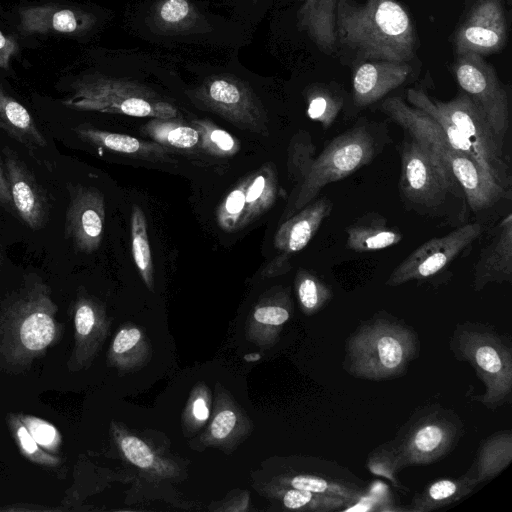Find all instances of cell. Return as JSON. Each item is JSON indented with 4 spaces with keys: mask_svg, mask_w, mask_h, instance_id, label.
I'll return each mask as SVG.
<instances>
[{
    "mask_svg": "<svg viewBox=\"0 0 512 512\" xmlns=\"http://www.w3.org/2000/svg\"><path fill=\"white\" fill-rule=\"evenodd\" d=\"M336 53L352 64L371 60L409 62L419 46L408 10L397 0H339L336 8Z\"/></svg>",
    "mask_w": 512,
    "mask_h": 512,
    "instance_id": "1",
    "label": "cell"
},
{
    "mask_svg": "<svg viewBox=\"0 0 512 512\" xmlns=\"http://www.w3.org/2000/svg\"><path fill=\"white\" fill-rule=\"evenodd\" d=\"M379 110L436 155L460 184L473 213H482L502 199H510L511 191L486 177L475 160L456 150L438 122L426 112L407 104L400 96L384 99Z\"/></svg>",
    "mask_w": 512,
    "mask_h": 512,
    "instance_id": "2",
    "label": "cell"
},
{
    "mask_svg": "<svg viewBox=\"0 0 512 512\" xmlns=\"http://www.w3.org/2000/svg\"><path fill=\"white\" fill-rule=\"evenodd\" d=\"M399 195L407 210L417 214L460 220L467 201L457 180L420 140L404 132L399 147Z\"/></svg>",
    "mask_w": 512,
    "mask_h": 512,
    "instance_id": "3",
    "label": "cell"
},
{
    "mask_svg": "<svg viewBox=\"0 0 512 512\" xmlns=\"http://www.w3.org/2000/svg\"><path fill=\"white\" fill-rule=\"evenodd\" d=\"M416 332L399 319L379 312L349 336L344 370L353 377L387 380L401 376L419 355Z\"/></svg>",
    "mask_w": 512,
    "mask_h": 512,
    "instance_id": "4",
    "label": "cell"
},
{
    "mask_svg": "<svg viewBox=\"0 0 512 512\" xmlns=\"http://www.w3.org/2000/svg\"><path fill=\"white\" fill-rule=\"evenodd\" d=\"M388 142L385 123L359 117L352 127L334 137L314 158L305 180L287 204L282 222L313 201L327 184L370 164Z\"/></svg>",
    "mask_w": 512,
    "mask_h": 512,
    "instance_id": "5",
    "label": "cell"
},
{
    "mask_svg": "<svg viewBox=\"0 0 512 512\" xmlns=\"http://www.w3.org/2000/svg\"><path fill=\"white\" fill-rule=\"evenodd\" d=\"M57 306L41 281L23 287L0 315V355L24 366L42 355L60 335Z\"/></svg>",
    "mask_w": 512,
    "mask_h": 512,
    "instance_id": "6",
    "label": "cell"
},
{
    "mask_svg": "<svg viewBox=\"0 0 512 512\" xmlns=\"http://www.w3.org/2000/svg\"><path fill=\"white\" fill-rule=\"evenodd\" d=\"M449 348L456 360L468 362L485 386L474 397L494 410L512 400V346L507 335L483 323L466 321L455 326Z\"/></svg>",
    "mask_w": 512,
    "mask_h": 512,
    "instance_id": "7",
    "label": "cell"
},
{
    "mask_svg": "<svg viewBox=\"0 0 512 512\" xmlns=\"http://www.w3.org/2000/svg\"><path fill=\"white\" fill-rule=\"evenodd\" d=\"M79 111L121 114L140 118H177V108L151 88L122 78L101 74L80 77L71 84L63 101Z\"/></svg>",
    "mask_w": 512,
    "mask_h": 512,
    "instance_id": "8",
    "label": "cell"
},
{
    "mask_svg": "<svg viewBox=\"0 0 512 512\" xmlns=\"http://www.w3.org/2000/svg\"><path fill=\"white\" fill-rule=\"evenodd\" d=\"M464 433V423L452 409L431 404L415 410L387 444L399 471L442 459L456 447Z\"/></svg>",
    "mask_w": 512,
    "mask_h": 512,
    "instance_id": "9",
    "label": "cell"
},
{
    "mask_svg": "<svg viewBox=\"0 0 512 512\" xmlns=\"http://www.w3.org/2000/svg\"><path fill=\"white\" fill-rule=\"evenodd\" d=\"M431 99L473 147L478 165L485 176L511 191L512 177L503 152L504 142L496 136L486 117L469 96L460 91L448 101Z\"/></svg>",
    "mask_w": 512,
    "mask_h": 512,
    "instance_id": "10",
    "label": "cell"
},
{
    "mask_svg": "<svg viewBox=\"0 0 512 512\" xmlns=\"http://www.w3.org/2000/svg\"><path fill=\"white\" fill-rule=\"evenodd\" d=\"M201 109L213 112L240 129L268 135V117L253 90L238 78L221 74L206 78L187 92Z\"/></svg>",
    "mask_w": 512,
    "mask_h": 512,
    "instance_id": "11",
    "label": "cell"
},
{
    "mask_svg": "<svg viewBox=\"0 0 512 512\" xmlns=\"http://www.w3.org/2000/svg\"><path fill=\"white\" fill-rule=\"evenodd\" d=\"M456 81L488 120L496 136L504 142L509 129V98L494 67L483 56L466 52L456 55Z\"/></svg>",
    "mask_w": 512,
    "mask_h": 512,
    "instance_id": "12",
    "label": "cell"
},
{
    "mask_svg": "<svg viewBox=\"0 0 512 512\" xmlns=\"http://www.w3.org/2000/svg\"><path fill=\"white\" fill-rule=\"evenodd\" d=\"M484 231L482 223L468 222L444 236L424 242L394 268L385 285L396 287L432 278L464 255Z\"/></svg>",
    "mask_w": 512,
    "mask_h": 512,
    "instance_id": "13",
    "label": "cell"
},
{
    "mask_svg": "<svg viewBox=\"0 0 512 512\" xmlns=\"http://www.w3.org/2000/svg\"><path fill=\"white\" fill-rule=\"evenodd\" d=\"M278 190L274 165H262L244 177L221 201L216 211L219 227L226 232L246 228L274 205Z\"/></svg>",
    "mask_w": 512,
    "mask_h": 512,
    "instance_id": "14",
    "label": "cell"
},
{
    "mask_svg": "<svg viewBox=\"0 0 512 512\" xmlns=\"http://www.w3.org/2000/svg\"><path fill=\"white\" fill-rule=\"evenodd\" d=\"M14 26L22 37L63 35L82 36L96 24L93 14L57 1L23 4L15 8Z\"/></svg>",
    "mask_w": 512,
    "mask_h": 512,
    "instance_id": "15",
    "label": "cell"
},
{
    "mask_svg": "<svg viewBox=\"0 0 512 512\" xmlns=\"http://www.w3.org/2000/svg\"><path fill=\"white\" fill-rule=\"evenodd\" d=\"M507 36V19L501 0H478L455 32V54L498 53L505 48Z\"/></svg>",
    "mask_w": 512,
    "mask_h": 512,
    "instance_id": "16",
    "label": "cell"
},
{
    "mask_svg": "<svg viewBox=\"0 0 512 512\" xmlns=\"http://www.w3.org/2000/svg\"><path fill=\"white\" fill-rule=\"evenodd\" d=\"M65 235L84 253L96 251L102 241L105 222L103 194L94 187L69 185Z\"/></svg>",
    "mask_w": 512,
    "mask_h": 512,
    "instance_id": "17",
    "label": "cell"
},
{
    "mask_svg": "<svg viewBox=\"0 0 512 512\" xmlns=\"http://www.w3.org/2000/svg\"><path fill=\"white\" fill-rule=\"evenodd\" d=\"M412 72L409 62L371 60L354 64L351 76L352 109L357 112L380 101L406 83Z\"/></svg>",
    "mask_w": 512,
    "mask_h": 512,
    "instance_id": "18",
    "label": "cell"
},
{
    "mask_svg": "<svg viewBox=\"0 0 512 512\" xmlns=\"http://www.w3.org/2000/svg\"><path fill=\"white\" fill-rule=\"evenodd\" d=\"M512 282V215L503 216L493 227L473 270V289L483 290L491 283Z\"/></svg>",
    "mask_w": 512,
    "mask_h": 512,
    "instance_id": "19",
    "label": "cell"
},
{
    "mask_svg": "<svg viewBox=\"0 0 512 512\" xmlns=\"http://www.w3.org/2000/svg\"><path fill=\"white\" fill-rule=\"evenodd\" d=\"M4 154L14 209L29 228L40 229L49 212L46 194L21 160L8 149L4 150Z\"/></svg>",
    "mask_w": 512,
    "mask_h": 512,
    "instance_id": "20",
    "label": "cell"
},
{
    "mask_svg": "<svg viewBox=\"0 0 512 512\" xmlns=\"http://www.w3.org/2000/svg\"><path fill=\"white\" fill-rule=\"evenodd\" d=\"M333 203L327 196L315 198L284 220L274 236V247L287 262L312 240L323 221L330 215Z\"/></svg>",
    "mask_w": 512,
    "mask_h": 512,
    "instance_id": "21",
    "label": "cell"
},
{
    "mask_svg": "<svg viewBox=\"0 0 512 512\" xmlns=\"http://www.w3.org/2000/svg\"><path fill=\"white\" fill-rule=\"evenodd\" d=\"M74 131L82 141L112 152L151 162H174L168 149L152 140H142L92 127H77Z\"/></svg>",
    "mask_w": 512,
    "mask_h": 512,
    "instance_id": "22",
    "label": "cell"
},
{
    "mask_svg": "<svg viewBox=\"0 0 512 512\" xmlns=\"http://www.w3.org/2000/svg\"><path fill=\"white\" fill-rule=\"evenodd\" d=\"M298 27L318 50L327 56L336 53V8L339 0H298Z\"/></svg>",
    "mask_w": 512,
    "mask_h": 512,
    "instance_id": "23",
    "label": "cell"
},
{
    "mask_svg": "<svg viewBox=\"0 0 512 512\" xmlns=\"http://www.w3.org/2000/svg\"><path fill=\"white\" fill-rule=\"evenodd\" d=\"M346 246L358 253L382 250L398 244L403 234L388 226L387 219L378 212H367L356 218L345 229Z\"/></svg>",
    "mask_w": 512,
    "mask_h": 512,
    "instance_id": "24",
    "label": "cell"
},
{
    "mask_svg": "<svg viewBox=\"0 0 512 512\" xmlns=\"http://www.w3.org/2000/svg\"><path fill=\"white\" fill-rule=\"evenodd\" d=\"M511 461L512 432L498 431L482 443L475 461L465 474L479 484L499 475Z\"/></svg>",
    "mask_w": 512,
    "mask_h": 512,
    "instance_id": "25",
    "label": "cell"
},
{
    "mask_svg": "<svg viewBox=\"0 0 512 512\" xmlns=\"http://www.w3.org/2000/svg\"><path fill=\"white\" fill-rule=\"evenodd\" d=\"M0 129L29 149L46 146V140L29 111L1 86Z\"/></svg>",
    "mask_w": 512,
    "mask_h": 512,
    "instance_id": "26",
    "label": "cell"
},
{
    "mask_svg": "<svg viewBox=\"0 0 512 512\" xmlns=\"http://www.w3.org/2000/svg\"><path fill=\"white\" fill-rule=\"evenodd\" d=\"M478 484L466 474L436 480L415 495L408 510L430 512L453 504L473 492Z\"/></svg>",
    "mask_w": 512,
    "mask_h": 512,
    "instance_id": "27",
    "label": "cell"
},
{
    "mask_svg": "<svg viewBox=\"0 0 512 512\" xmlns=\"http://www.w3.org/2000/svg\"><path fill=\"white\" fill-rule=\"evenodd\" d=\"M307 115L324 129L330 128L346 105L344 90L335 83H314L305 90Z\"/></svg>",
    "mask_w": 512,
    "mask_h": 512,
    "instance_id": "28",
    "label": "cell"
},
{
    "mask_svg": "<svg viewBox=\"0 0 512 512\" xmlns=\"http://www.w3.org/2000/svg\"><path fill=\"white\" fill-rule=\"evenodd\" d=\"M141 131L152 141L166 148L190 150L199 144L198 131L175 118H152L142 126Z\"/></svg>",
    "mask_w": 512,
    "mask_h": 512,
    "instance_id": "29",
    "label": "cell"
},
{
    "mask_svg": "<svg viewBox=\"0 0 512 512\" xmlns=\"http://www.w3.org/2000/svg\"><path fill=\"white\" fill-rule=\"evenodd\" d=\"M131 247L134 263L148 287L153 282V261L147 222L141 207L135 205L131 215Z\"/></svg>",
    "mask_w": 512,
    "mask_h": 512,
    "instance_id": "30",
    "label": "cell"
},
{
    "mask_svg": "<svg viewBox=\"0 0 512 512\" xmlns=\"http://www.w3.org/2000/svg\"><path fill=\"white\" fill-rule=\"evenodd\" d=\"M299 303L306 314H315L332 299L331 287L314 273L300 268L295 277Z\"/></svg>",
    "mask_w": 512,
    "mask_h": 512,
    "instance_id": "31",
    "label": "cell"
},
{
    "mask_svg": "<svg viewBox=\"0 0 512 512\" xmlns=\"http://www.w3.org/2000/svg\"><path fill=\"white\" fill-rule=\"evenodd\" d=\"M316 147L307 131H300L291 140L288 152V173L295 181L290 199L296 194L305 180L315 158Z\"/></svg>",
    "mask_w": 512,
    "mask_h": 512,
    "instance_id": "32",
    "label": "cell"
},
{
    "mask_svg": "<svg viewBox=\"0 0 512 512\" xmlns=\"http://www.w3.org/2000/svg\"><path fill=\"white\" fill-rule=\"evenodd\" d=\"M192 123L199 133L198 145L208 154L216 157H231L239 151L238 139L215 123L207 119L194 120Z\"/></svg>",
    "mask_w": 512,
    "mask_h": 512,
    "instance_id": "33",
    "label": "cell"
},
{
    "mask_svg": "<svg viewBox=\"0 0 512 512\" xmlns=\"http://www.w3.org/2000/svg\"><path fill=\"white\" fill-rule=\"evenodd\" d=\"M7 425L21 454L29 461L37 465L51 468H55L61 464L59 457L53 456L46 452L37 443V441L32 437L30 432L25 427L19 414H8Z\"/></svg>",
    "mask_w": 512,
    "mask_h": 512,
    "instance_id": "34",
    "label": "cell"
},
{
    "mask_svg": "<svg viewBox=\"0 0 512 512\" xmlns=\"http://www.w3.org/2000/svg\"><path fill=\"white\" fill-rule=\"evenodd\" d=\"M159 29L178 32L189 29L196 22V12L189 0H160L154 10Z\"/></svg>",
    "mask_w": 512,
    "mask_h": 512,
    "instance_id": "35",
    "label": "cell"
},
{
    "mask_svg": "<svg viewBox=\"0 0 512 512\" xmlns=\"http://www.w3.org/2000/svg\"><path fill=\"white\" fill-rule=\"evenodd\" d=\"M73 321L75 328L74 354L81 360L87 340L93 336L98 321L94 303L85 298L77 299L73 309Z\"/></svg>",
    "mask_w": 512,
    "mask_h": 512,
    "instance_id": "36",
    "label": "cell"
},
{
    "mask_svg": "<svg viewBox=\"0 0 512 512\" xmlns=\"http://www.w3.org/2000/svg\"><path fill=\"white\" fill-rule=\"evenodd\" d=\"M19 416L41 447L56 452L61 443V436L51 423L31 415L19 414Z\"/></svg>",
    "mask_w": 512,
    "mask_h": 512,
    "instance_id": "37",
    "label": "cell"
},
{
    "mask_svg": "<svg viewBox=\"0 0 512 512\" xmlns=\"http://www.w3.org/2000/svg\"><path fill=\"white\" fill-rule=\"evenodd\" d=\"M367 467L373 474L383 476L392 481L396 487H401L396 477L398 470L395 459L387 443L378 446L370 453Z\"/></svg>",
    "mask_w": 512,
    "mask_h": 512,
    "instance_id": "38",
    "label": "cell"
},
{
    "mask_svg": "<svg viewBox=\"0 0 512 512\" xmlns=\"http://www.w3.org/2000/svg\"><path fill=\"white\" fill-rule=\"evenodd\" d=\"M121 449L126 458L140 468L150 467L154 461V455L149 447L137 437H124L121 440Z\"/></svg>",
    "mask_w": 512,
    "mask_h": 512,
    "instance_id": "39",
    "label": "cell"
},
{
    "mask_svg": "<svg viewBox=\"0 0 512 512\" xmlns=\"http://www.w3.org/2000/svg\"><path fill=\"white\" fill-rule=\"evenodd\" d=\"M290 317V312L282 304L265 305L254 311V318L257 322L279 326L284 324Z\"/></svg>",
    "mask_w": 512,
    "mask_h": 512,
    "instance_id": "40",
    "label": "cell"
},
{
    "mask_svg": "<svg viewBox=\"0 0 512 512\" xmlns=\"http://www.w3.org/2000/svg\"><path fill=\"white\" fill-rule=\"evenodd\" d=\"M18 38L0 29V70L10 73L12 60L19 54Z\"/></svg>",
    "mask_w": 512,
    "mask_h": 512,
    "instance_id": "41",
    "label": "cell"
},
{
    "mask_svg": "<svg viewBox=\"0 0 512 512\" xmlns=\"http://www.w3.org/2000/svg\"><path fill=\"white\" fill-rule=\"evenodd\" d=\"M236 424V415L231 410L221 411L213 420L211 432L214 438L223 439L229 435Z\"/></svg>",
    "mask_w": 512,
    "mask_h": 512,
    "instance_id": "42",
    "label": "cell"
},
{
    "mask_svg": "<svg viewBox=\"0 0 512 512\" xmlns=\"http://www.w3.org/2000/svg\"><path fill=\"white\" fill-rule=\"evenodd\" d=\"M141 338V333L136 328L122 329L116 335L112 349L116 354H122L131 349Z\"/></svg>",
    "mask_w": 512,
    "mask_h": 512,
    "instance_id": "43",
    "label": "cell"
},
{
    "mask_svg": "<svg viewBox=\"0 0 512 512\" xmlns=\"http://www.w3.org/2000/svg\"><path fill=\"white\" fill-rule=\"evenodd\" d=\"M0 205L6 208H12L13 200L9 188L7 178L4 176L3 170L0 166Z\"/></svg>",
    "mask_w": 512,
    "mask_h": 512,
    "instance_id": "44",
    "label": "cell"
},
{
    "mask_svg": "<svg viewBox=\"0 0 512 512\" xmlns=\"http://www.w3.org/2000/svg\"><path fill=\"white\" fill-rule=\"evenodd\" d=\"M193 414L198 420H206L209 416V409L202 398L195 400L193 404Z\"/></svg>",
    "mask_w": 512,
    "mask_h": 512,
    "instance_id": "45",
    "label": "cell"
},
{
    "mask_svg": "<svg viewBox=\"0 0 512 512\" xmlns=\"http://www.w3.org/2000/svg\"><path fill=\"white\" fill-rule=\"evenodd\" d=\"M244 359L248 362L257 361L260 359V354H258V353L247 354V355H245Z\"/></svg>",
    "mask_w": 512,
    "mask_h": 512,
    "instance_id": "46",
    "label": "cell"
},
{
    "mask_svg": "<svg viewBox=\"0 0 512 512\" xmlns=\"http://www.w3.org/2000/svg\"><path fill=\"white\" fill-rule=\"evenodd\" d=\"M256 1V0H255Z\"/></svg>",
    "mask_w": 512,
    "mask_h": 512,
    "instance_id": "47",
    "label": "cell"
}]
</instances>
